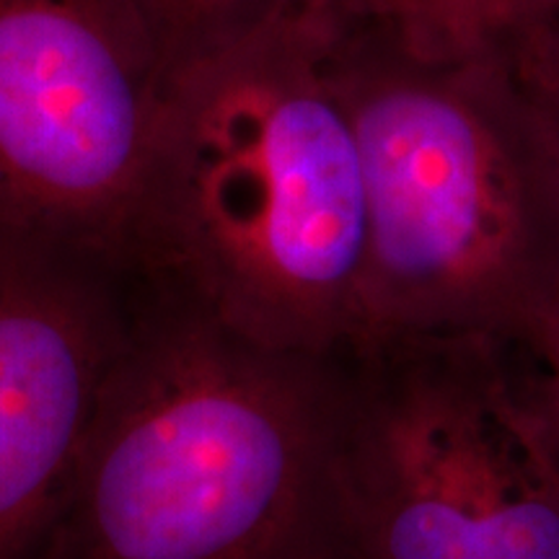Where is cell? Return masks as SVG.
I'll use <instances>...</instances> for the list:
<instances>
[{
	"label": "cell",
	"mask_w": 559,
	"mask_h": 559,
	"mask_svg": "<svg viewBox=\"0 0 559 559\" xmlns=\"http://www.w3.org/2000/svg\"><path fill=\"white\" fill-rule=\"evenodd\" d=\"M130 342L39 559H347L342 353L132 290Z\"/></svg>",
	"instance_id": "cell-2"
},
{
	"label": "cell",
	"mask_w": 559,
	"mask_h": 559,
	"mask_svg": "<svg viewBox=\"0 0 559 559\" xmlns=\"http://www.w3.org/2000/svg\"><path fill=\"white\" fill-rule=\"evenodd\" d=\"M495 39L508 52L523 86L547 115L559 143V26L531 21Z\"/></svg>",
	"instance_id": "cell-10"
},
{
	"label": "cell",
	"mask_w": 559,
	"mask_h": 559,
	"mask_svg": "<svg viewBox=\"0 0 559 559\" xmlns=\"http://www.w3.org/2000/svg\"><path fill=\"white\" fill-rule=\"evenodd\" d=\"M332 26H275L174 73L132 290L288 353L337 355L362 337L368 192Z\"/></svg>",
	"instance_id": "cell-1"
},
{
	"label": "cell",
	"mask_w": 559,
	"mask_h": 559,
	"mask_svg": "<svg viewBox=\"0 0 559 559\" xmlns=\"http://www.w3.org/2000/svg\"><path fill=\"white\" fill-rule=\"evenodd\" d=\"M508 342L523 400L559 461V277Z\"/></svg>",
	"instance_id": "cell-8"
},
{
	"label": "cell",
	"mask_w": 559,
	"mask_h": 559,
	"mask_svg": "<svg viewBox=\"0 0 559 559\" xmlns=\"http://www.w3.org/2000/svg\"><path fill=\"white\" fill-rule=\"evenodd\" d=\"M174 73L135 0H0V249L132 288Z\"/></svg>",
	"instance_id": "cell-5"
},
{
	"label": "cell",
	"mask_w": 559,
	"mask_h": 559,
	"mask_svg": "<svg viewBox=\"0 0 559 559\" xmlns=\"http://www.w3.org/2000/svg\"><path fill=\"white\" fill-rule=\"evenodd\" d=\"M342 368L347 559H559V461L508 340L373 337Z\"/></svg>",
	"instance_id": "cell-4"
},
{
	"label": "cell",
	"mask_w": 559,
	"mask_h": 559,
	"mask_svg": "<svg viewBox=\"0 0 559 559\" xmlns=\"http://www.w3.org/2000/svg\"><path fill=\"white\" fill-rule=\"evenodd\" d=\"M334 19L379 24L428 47L481 45V0H332Z\"/></svg>",
	"instance_id": "cell-9"
},
{
	"label": "cell",
	"mask_w": 559,
	"mask_h": 559,
	"mask_svg": "<svg viewBox=\"0 0 559 559\" xmlns=\"http://www.w3.org/2000/svg\"><path fill=\"white\" fill-rule=\"evenodd\" d=\"M332 66L368 192L358 342L510 340L559 277V143L508 52L334 19Z\"/></svg>",
	"instance_id": "cell-3"
},
{
	"label": "cell",
	"mask_w": 559,
	"mask_h": 559,
	"mask_svg": "<svg viewBox=\"0 0 559 559\" xmlns=\"http://www.w3.org/2000/svg\"><path fill=\"white\" fill-rule=\"evenodd\" d=\"M174 68L296 21L334 16L332 0H135Z\"/></svg>",
	"instance_id": "cell-7"
},
{
	"label": "cell",
	"mask_w": 559,
	"mask_h": 559,
	"mask_svg": "<svg viewBox=\"0 0 559 559\" xmlns=\"http://www.w3.org/2000/svg\"><path fill=\"white\" fill-rule=\"evenodd\" d=\"M531 21L559 26V0H481V41H492L502 32L519 24H531Z\"/></svg>",
	"instance_id": "cell-11"
},
{
	"label": "cell",
	"mask_w": 559,
	"mask_h": 559,
	"mask_svg": "<svg viewBox=\"0 0 559 559\" xmlns=\"http://www.w3.org/2000/svg\"><path fill=\"white\" fill-rule=\"evenodd\" d=\"M132 317L122 280L0 249V559H39Z\"/></svg>",
	"instance_id": "cell-6"
}]
</instances>
